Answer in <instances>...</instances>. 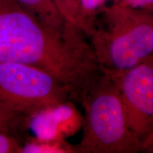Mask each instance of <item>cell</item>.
<instances>
[{
	"instance_id": "5b68a950",
	"label": "cell",
	"mask_w": 153,
	"mask_h": 153,
	"mask_svg": "<svg viewBox=\"0 0 153 153\" xmlns=\"http://www.w3.org/2000/svg\"><path fill=\"white\" fill-rule=\"evenodd\" d=\"M113 74L130 128L142 145L153 133V55L125 72Z\"/></svg>"
},
{
	"instance_id": "8fae6325",
	"label": "cell",
	"mask_w": 153,
	"mask_h": 153,
	"mask_svg": "<svg viewBox=\"0 0 153 153\" xmlns=\"http://www.w3.org/2000/svg\"><path fill=\"white\" fill-rule=\"evenodd\" d=\"M120 2L134 9L153 12V0H120Z\"/></svg>"
},
{
	"instance_id": "52a82bcc",
	"label": "cell",
	"mask_w": 153,
	"mask_h": 153,
	"mask_svg": "<svg viewBox=\"0 0 153 153\" xmlns=\"http://www.w3.org/2000/svg\"><path fill=\"white\" fill-rule=\"evenodd\" d=\"M80 11L83 24V31L89 36L94 28L97 14L106 6L120 2V0H79Z\"/></svg>"
},
{
	"instance_id": "277c9868",
	"label": "cell",
	"mask_w": 153,
	"mask_h": 153,
	"mask_svg": "<svg viewBox=\"0 0 153 153\" xmlns=\"http://www.w3.org/2000/svg\"><path fill=\"white\" fill-rule=\"evenodd\" d=\"M68 101H72L70 89L48 72L22 63H0L1 114L29 117Z\"/></svg>"
},
{
	"instance_id": "9c48e42d",
	"label": "cell",
	"mask_w": 153,
	"mask_h": 153,
	"mask_svg": "<svg viewBox=\"0 0 153 153\" xmlns=\"http://www.w3.org/2000/svg\"><path fill=\"white\" fill-rule=\"evenodd\" d=\"M53 1L65 22L74 25L83 31V24H82L79 0H53Z\"/></svg>"
},
{
	"instance_id": "7c38bea8",
	"label": "cell",
	"mask_w": 153,
	"mask_h": 153,
	"mask_svg": "<svg viewBox=\"0 0 153 153\" xmlns=\"http://www.w3.org/2000/svg\"><path fill=\"white\" fill-rule=\"evenodd\" d=\"M14 118L0 113V133H9V128Z\"/></svg>"
},
{
	"instance_id": "4fadbf2b",
	"label": "cell",
	"mask_w": 153,
	"mask_h": 153,
	"mask_svg": "<svg viewBox=\"0 0 153 153\" xmlns=\"http://www.w3.org/2000/svg\"><path fill=\"white\" fill-rule=\"evenodd\" d=\"M141 150H153V137L149 136L143 141Z\"/></svg>"
},
{
	"instance_id": "6da1fadb",
	"label": "cell",
	"mask_w": 153,
	"mask_h": 153,
	"mask_svg": "<svg viewBox=\"0 0 153 153\" xmlns=\"http://www.w3.org/2000/svg\"><path fill=\"white\" fill-rule=\"evenodd\" d=\"M16 62L48 72L81 102L101 73L89 39L65 22L62 30L43 23L14 0H0V63Z\"/></svg>"
},
{
	"instance_id": "8992f818",
	"label": "cell",
	"mask_w": 153,
	"mask_h": 153,
	"mask_svg": "<svg viewBox=\"0 0 153 153\" xmlns=\"http://www.w3.org/2000/svg\"><path fill=\"white\" fill-rule=\"evenodd\" d=\"M23 9L57 30H62L65 22L53 0H14Z\"/></svg>"
},
{
	"instance_id": "ba28073f",
	"label": "cell",
	"mask_w": 153,
	"mask_h": 153,
	"mask_svg": "<svg viewBox=\"0 0 153 153\" xmlns=\"http://www.w3.org/2000/svg\"><path fill=\"white\" fill-rule=\"evenodd\" d=\"M22 153H77L75 146L62 140H34L22 146Z\"/></svg>"
},
{
	"instance_id": "30bf717a",
	"label": "cell",
	"mask_w": 153,
	"mask_h": 153,
	"mask_svg": "<svg viewBox=\"0 0 153 153\" xmlns=\"http://www.w3.org/2000/svg\"><path fill=\"white\" fill-rule=\"evenodd\" d=\"M22 145L8 133H0V153L20 152Z\"/></svg>"
},
{
	"instance_id": "3957f363",
	"label": "cell",
	"mask_w": 153,
	"mask_h": 153,
	"mask_svg": "<svg viewBox=\"0 0 153 153\" xmlns=\"http://www.w3.org/2000/svg\"><path fill=\"white\" fill-rule=\"evenodd\" d=\"M84 108L77 153H135L141 142L130 128L119 88L113 74L101 71L80 103Z\"/></svg>"
},
{
	"instance_id": "7a4b0ae2",
	"label": "cell",
	"mask_w": 153,
	"mask_h": 153,
	"mask_svg": "<svg viewBox=\"0 0 153 153\" xmlns=\"http://www.w3.org/2000/svg\"><path fill=\"white\" fill-rule=\"evenodd\" d=\"M88 39L101 71L121 73L153 55V12L120 2L106 6Z\"/></svg>"
}]
</instances>
